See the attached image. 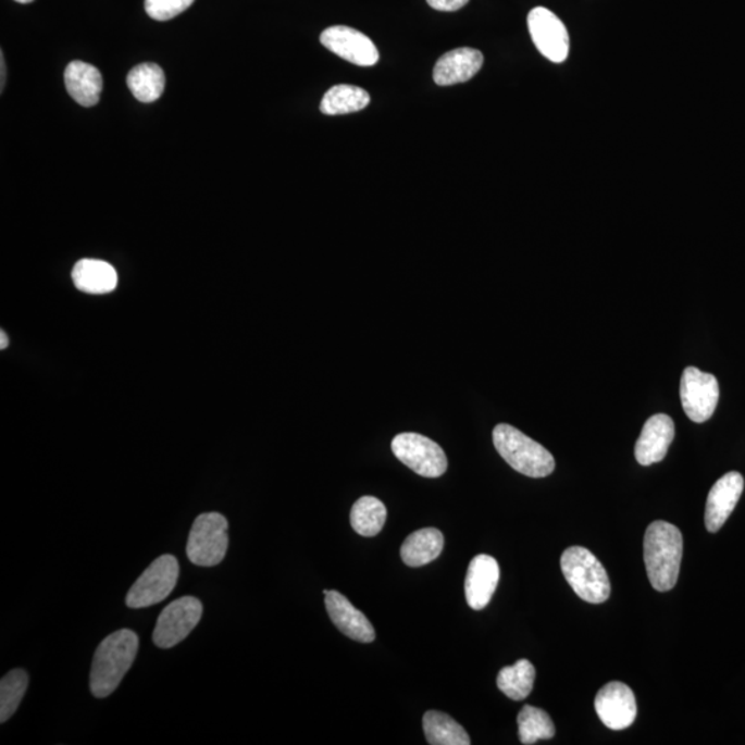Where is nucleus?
Here are the masks:
<instances>
[{
	"instance_id": "obj_16",
	"label": "nucleus",
	"mask_w": 745,
	"mask_h": 745,
	"mask_svg": "<svg viewBox=\"0 0 745 745\" xmlns=\"http://www.w3.org/2000/svg\"><path fill=\"white\" fill-rule=\"evenodd\" d=\"M500 580V568L491 555L472 559L465 578V598L471 609L482 610L489 605Z\"/></svg>"
},
{
	"instance_id": "obj_17",
	"label": "nucleus",
	"mask_w": 745,
	"mask_h": 745,
	"mask_svg": "<svg viewBox=\"0 0 745 745\" xmlns=\"http://www.w3.org/2000/svg\"><path fill=\"white\" fill-rule=\"evenodd\" d=\"M483 54L471 48L455 49L442 55L434 69V80L439 86L469 82L481 71Z\"/></svg>"
},
{
	"instance_id": "obj_21",
	"label": "nucleus",
	"mask_w": 745,
	"mask_h": 745,
	"mask_svg": "<svg viewBox=\"0 0 745 745\" xmlns=\"http://www.w3.org/2000/svg\"><path fill=\"white\" fill-rule=\"evenodd\" d=\"M423 728L431 745H470L469 733L454 718L439 711L425 712Z\"/></svg>"
},
{
	"instance_id": "obj_23",
	"label": "nucleus",
	"mask_w": 745,
	"mask_h": 745,
	"mask_svg": "<svg viewBox=\"0 0 745 745\" xmlns=\"http://www.w3.org/2000/svg\"><path fill=\"white\" fill-rule=\"evenodd\" d=\"M367 90L352 85L333 86L326 91L321 102V112L325 115H346L364 110L369 105Z\"/></svg>"
},
{
	"instance_id": "obj_24",
	"label": "nucleus",
	"mask_w": 745,
	"mask_h": 745,
	"mask_svg": "<svg viewBox=\"0 0 745 745\" xmlns=\"http://www.w3.org/2000/svg\"><path fill=\"white\" fill-rule=\"evenodd\" d=\"M536 670L531 661L519 660L511 667L502 668L497 676V686L511 700L521 701L531 695Z\"/></svg>"
},
{
	"instance_id": "obj_1",
	"label": "nucleus",
	"mask_w": 745,
	"mask_h": 745,
	"mask_svg": "<svg viewBox=\"0 0 745 745\" xmlns=\"http://www.w3.org/2000/svg\"><path fill=\"white\" fill-rule=\"evenodd\" d=\"M140 640L135 631L112 632L97 647L90 671V691L97 698H105L121 685L135 662Z\"/></svg>"
},
{
	"instance_id": "obj_30",
	"label": "nucleus",
	"mask_w": 745,
	"mask_h": 745,
	"mask_svg": "<svg viewBox=\"0 0 745 745\" xmlns=\"http://www.w3.org/2000/svg\"><path fill=\"white\" fill-rule=\"evenodd\" d=\"M0 340H2V342H0V343H2V344H0V348L4 349L9 346V338H8L7 334H4V332L0 333Z\"/></svg>"
},
{
	"instance_id": "obj_26",
	"label": "nucleus",
	"mask_w": 745,
	"mask_h": 745,
	"mask_svg": "<svg viewBox=\"0 0 745 745\" xmlns=\"http://www.w3.org/2000/svg\"><path fill=\"white\" fill-rule=\"evenodd\" d=\"M518 733L519 740L525 745L552 738L555 736L552 719L537 707L525 706L518 716Z\"/></svg>"
},
{
	"instance_id": "obj_4",
	"label": "nucleus",
	"mask_w": 745,
	"mask_h": 745,
	"mask_svg": "<svg viewBox=\"0 0 745 745\" xmlns=\"http://www.w3.org/2000/svg\"><path fill=\"white\" fill-rule=\"evenodd\" d=\"M561 569L574 593L588 604H604L610 596V582L604 564L583 547H570L562 554Z\"/></svg>"
},
{
	"instance_id": "obj_22",
	"label": "nucleus",
	"mask_w": 745,
	"mask_h": 745,
	"mask_svg": "<svg viewBox=\"0 0 745 745\" xmlns=\"http://www.w3.org/2000/svg\"><path fill=\"white\" fill-rule=\"evenodd\" d=\"M127 87L138 101L149 102L161 99L164 90V72L158 64L144 63L135 66L127 75Z\"/></svg>"
},
{
	"instance_id": "obj_25",
	"label": "nucleus",
	"mask_w": 745,
	"mask_h": 745,
	"mask_svg": "<svg viewBox=\"0 0 745 745\" xmlns=\"http://www.w3.org/2000/svg\"><path fill=\"white\" fill-rule=\"evenodd\" d=\"M385 519L387 508L376 497H361L352 507L351 525L363 537L377 536L383 531Z\"/></svg>"
},
{
	"instance_id": "obj_5",
	"label": "nucleus",
	"mask_w": 745,
	"mask_h": 745,
	"mask_svg": "<svg viewBox=\"0 0 745 745\" xmlns=\"http://www.w3.org/2000/svg\"><path fill=\"white\" fill-rule=\"evenodd\" d=\"M229 546L228 521L219 512H207L195 519L187 543V557L197 567H218Z\"/></svg>"
},
{
	"instance_id": "obj_19",
	"label": "nucleus",
	"mask_w": 745,
	"mask_h": 745,
	"mask_svg": "<svg viewBox=\"0 0 745 745\" xmlns=\"http://www.w3.org/2000/svg\"><path fill=\"white\" fill-rule=\"evenodd\" d=\"M72 281L80 291L89 295H107L117 286L114 266L102 260L84 259L72 270Z\"/></svg>"
},
{
	"instance_id": "obj_12",
	"label": "nucleus",
	"mask_w": 745,
	"mask_h": 745,
	"mask_svg": "<svg viewBox=\"0 0 745 745\" xmlns=\"http://www.w3.org/2000/svg\"><path fill=\"white\" fill-rule=\"evenodd\" d=\"M321 44L343 60L359 66L376 65L378 50L367 35L346 25H334L323 30Z\"/></svg>"
},
{
	"instance_id": "obj_7",
	"label": "nucleus",
	"mask_w": 745,
	"mask_h": 745,
	"mask_svg": "<svg viewBox=\"0 0 745 745\" xmlns=\"http://www.w3.org/2000/svg\"><path fill=\"white\" fill-rule=\"evenodd\" d=\"M203 614V605L195 596L173 600L159 614L152 641L161 649H171L197 629Z\"/></svg>"
},
{
	"instance_id": "obj_14",
	"label": "nucleus",
	"mask_w": 745,
	"mask_h": 745,
	"mask_svg": "<svg viewBox=\"0 0 745 745\" xmlns=\"http://www.w3.org/2000/svg\"><path fill=\"white\" fill-rule=\"evenodd\" d=\"M325 605L333 624L353 641L370 644L376 638L372 623L338 591H323Z\"/></svg>"
},
{
	"instance_id": "obj_20",
	"label": "nucleus",
	"mask_w": 745,
	"mask_h": 745,
	"mask_svg": "<svg viewBox=\"0 0 745 745\" xmlns=\"http://www.w3.org/2000/svg\"><path fill=\"white\" fill-rule=\"evenodd\" d=\"M445 538L438 529L425 527L410 534L400 548L402 561L410 568H420L435 561L444 549Z\"/></svg>"
},
{
	"instance_id": "obj_11",
	"label": "nucleus",
	"mask_w": 745,
	"mask_h": 745,
	"mask_svg": "<svg viewBox=\"0 0 745 745\" xmlns=\"http://www.w3.org/2000/svg\"><path fill=\"white\" fill-rule=\"evenodd\" d=\"M595 711L611 731H624L635 722L636 700L634 692L623 682H610L595 697Z\"/></svg>"
},
{
	"instance_id": "obj_6",
	"label": "nucleus",
	"mask_w": 745,
	"mask_h": 745,
	"mask_svg": "<svg viewBox=\"0 0 745 745\" xmlns=\"http://www.w3.org/2000/svg\"><path fill=\"white\" fill-rule=\"evenodd\" d=\"M179 567L176 557L162 555L144 570L126 595V605L132 609H144L161 604L176 588Z\"/></svg>"
},
{
	"instance_id": "obj_18",
	"label": "nucleus",
	"mask_w": 745,
	"mask_h": 745,
	"mask_svg": "<svg viewBox=\"0 0 745 745\" xmlns=\"http://www.w3.org/2000/svg\"><path fill=\"white\" fill-rule=\"evenodd\" d=\"M66 91L79 105L99 104L102 91L100 71L84 61H72L64 72Z\"/></svg>"
},
{
	"instance_id": "obj_8",
	"label": "nucleus",
	"mask_w": 745,
	"mask_h": 745,
	"mask_svg": "<svg viewBox=\"0 0 745 745\" xmlns=\"http://www.w3.org/2000/svg\"><path fill=\"white\" fill-rule=\"evenodd\" d=\"M390 447L395 457L420 476L439 477L447 470L444 449L424 435L399 434L395 436Z\"/></svg>"
},
{
	"instance_id": "obj_2",
	"label": "nucleus",
	"mask_w": 745,
	"mask_h": 745,
	"mask_svg": "<svg viewBox=\"0 0 745 745\" xmlns=\"http://www.w3.org/2000/svg\"><path fill=\"white\" fill-rule=\"evenodd\" d=\"M683 538L680 529L665 521L647 527L644 557L647 578L654 588L667 593L675 587L680 578Z\"/></svg>"
},
{
	"instance_id": "obj_13",
	"label": "nucleus",
	"mask_w": 745,
	"mask_h": 745,
	"mask_svg": "<svg viewBox=\"0 0 745 745\" xmlns=\"http://www.w3.org/2000/svg\"><path fill=\"white\" fill-rule=\"evenodd\" d=\"M744 491V477L740 472L732 471L724 474L712 486L706 505V527L708 532L717 533L727 523L736 508Z\"/></svg>"
},
{
	"instance_id": "obj_3",
	"label": "nucleus",
	"mask_w": 745,
	"mask_h": 745,
	"mask_svg": "<svg viewBox=\"0 0 745 745\" xmlns=\"http://www.w3.org/2000/svg\"><path fill=\"white\" fill-rule=\"evenodd\" d=\"M493 444H495L498 455L519 474L546 477L551 475L555 470L554 457L546 447L529 438L516 426L498 424L493 430Z\"/></svg>"
},
{
	"instance_id": "obj_31",
	"label": "nucleus",
	"mask_w": 745,
	"mask_h": 745,
	"mask_svg": "<svg viewBox=\"0 0 745 745\" xmlns=\"http://www.w3.org/2000/svg\"><path fill=\"white\" fill-rule=\"evenodd\" d=\"M0 64H2V90H3V87H4V75H7V72H4V58H3V53H2V63H0Z\"/></svg>"
},
{
	"instance_id": "obj_27",
	"label": "nucleus",
	"mask_w": 745,
	"mask_h": 745,
	"mask_svg": "<svg viewBox=\"0 0 745 745\" xmlns=\"http://www.w3.org/2000/svg\"><path fill=\"white\" fill-rule=\"evenodd\" d=\"M27 671L12 670L0 681V722H8L18 710L28 688Z\"/></svg>"
},
{
	"instance_id": "obj_28",
	"label": "nucleus",
	"mask_w": 745,
	"mask_h": 745,
	"mask_svg": "<svg viewBox=\"0 0 745 745\" xmlns=\"http://www.w3.org/2000/svg\"><path fill=\"white\" fill-rule=\"evenodd\" d=\"M195 0H146V12L157 22H169L193 7Z\"/></svg>"
},
{
	"instance_id": "obj_32",
	"label": "nucleus",
	"mask_w": 745,
	"mask_h": 745,
	"mask_svg": "<svg viewBox=\"0 0 745 745\" xmlns=\"http://www.w3.org/2000/svg\"><path fill=\"white\" fill-rule=\"evenodd\" d=\"M15 2L27 4V3L34 2V0H15Z\"/></svg>"
},
{
	"instance_id": "obj_29",
	"label": "nucleus",
	"mask_w": 745,
	"mask_h": 745,
	"mask_svg": "<svg viewBox=\"0 0 745 745\" xmlns=\"http://www.w3.org/2000/svg\"><path fill=\"white\" fill-rule=\"evenodd\" d=\"M469 2L470 0H426L431 8L439 10V12H456Z\"/></svg>"
},
{
	"instance_id": "obj_9",
	"label": "nucleus",
	"mask_w": 745,
	"mask_h": 745,
	"mask_svg": "<svg viewBox=\"0 0 745 745\" xmlns=\"http://www.w3.org/2000/svg\"><path fill=\"white\" fill-rule=\"evenodd\" d=\"M681 400L688 419L697 424L706 423L712 418L718 406L717 377L695 367L686 368L681 380Z\"/></svg>"
},
{
	"instance_id": "obj_10",
	"label": "nucleus",
	"mask_w": 745,
	"mask_h": 745,
	"mask_svg": "<svg viewBox=\"0 0 745 745\" xmlns=\"http://www.w3.org/2000/svg\"><path fill=\"white\" fill-rule=\"evenodd\" d=\"M527 25L533 44L544 58L557 64L568 59L570 49L568 29L551 10L534 8L527 15Z\"/></svg>"
},
{
	"instance_id": "obj_15",
	"label": "nucleus",
	"mask_w": 745,
	"mask_h": 745,
	"mask_svg": "<svg viewBox=\"0 0 745 745\" xmlns=\"http://www.w3.org/2000/svg\"><path fill=\"white\" fill-rule=\"evenodd\" d=\"M674 421L667 414H655L646 421L642 434L636 440L635 459L641 465H651L665 460L668 449L674 440Z\"/></svg>"
}]
</instances>
